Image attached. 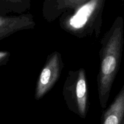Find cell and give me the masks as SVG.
Listing matches in <instances>:
<instances>
[{
    "mask_svg": "<svg viewBox=\"0 0 124 124\" xmlns=\"http://www.w3.org/2000/svg\"><path fill=\"white\" fill-rule=\"evenodd\" d=\"M32 0H0V15L23 14L30 9Z\"/></svg>",
    "mask_w": 124,
    "mask_h": 124,
    "instance_id": "8",
    "label": "cell"
},
{
    "mask_svg": "<svg viewBox=\"0 0 124 124\" xmlns=\"http://www.w3.org/2000/svg\"><path fill=\"white\" fill-rule=\"evenodd\" d=\"M102 124H122L124 121V85L108 108L103 112Z\"/></svg>",
    "mask_w": 124,
    "mask_h": 124,
    "instance_id": "7",
    "label": "cell"
},
{
    "mask_svg": "<svg viewBox=\"0 0 124 124\" xmlns=\"http://www.w3.org/2000/svg\"><path fill=\"white\" fill-rule=\"evenodd\" d=\"M48 1V0H44V1Z\"/></svg>",
    "mask_w": 124,
    "mask_h": 124,
    "instance_id": "10",
    "label": "cell"
},
{
    "mask_svg": "<svg viewBox=\"0 0 124 124\" xmlns=\"http://www.w3.org/2000/svg\"><path fill=\"white\" fill-rule=\"evenodd\" d=\"M64 67L62 54L57 51L50 53L37 79L34 98L42 99L59 79Z\"/></svg>",
    "mask_w": 124,
    "mask_h": 124,
    "instance_id": "4",
    "label": "cell"
},
{
    "mask_svg": "<svg viewBox=\"0 0 124 124\" xmlns=\"http://www.w3.org/2000/svg\"><path fill=\"white\" fill-rule=\"evenodd\" d=\"M10 57V53L8 51H0V67L6 65Z\"/></svg>",
    "mask_w": 124,
    "mask_h": 124,
    "instance_id": "9",
    "label": "cell"
},
{
    "mask_svg": "<svg viewBox=\"0 0 124 124\" xmlns=\"http://www.w3.org/2000/svg\"><path fill=\"white\" fill-rule=\"evenodd\" d=\"M88 0H48L44 1L42 13L44 19L49 23L59 18L66 11L73 9Z\"/></svg>",
    "mask_w": 124,
    "mask_h": 124,
    "instance_id": "6",
    "label": "cell"
},
{
    "mask_svg": "<svg viewBox=\"0 0 124 124\" xmlns=\"http://www.w3.org/2000/svg\"><path fill=\"white\" fill-rule=\"evenodd\" d=\"M124 19L119 16L100 41V67L97 78L100 105L105 108L119 71L124 46Z\"/></svg>",
    "mask_w": 124,
    "mask_h": 124,
    "instance_id": "1",
    "label": "cell"
},
{
    "mask_svg": "<svg viewBox=\"0 0 124 124\" xmlns=\"http://www.w3.org/2000/svg\"><path fill=\"white\" fill-rule=\"evenodd\" d=\"M122 124H124V122H123V123H122Z\"/></svg>",
    "mask_w": 124,
    "mask_h": 124,
    "instance_id": "11",
    "label": "cell"
},
{
    "mask_svg": "<svg viewBox=\"0 0 124 124\" xmlns=\"http://www.w3.org/2000/svg\"><path fill=\"white\" fill-rule=\"evenodd\" d=\"M62 94L68 109L81 118H86L89 109L88 88L83 68L68 72Z\"/></svg>",
    "mask_w": 124,
    "mask_h": 124,
    "instance_id": "3",
    "label": "cell"
},
{
    "mask_svg": "<svg viewBox=\"0 0 124 124\" xmlns=\"http://www.w3.org/2000/svg\"><path fill=\"white\" fill-rule=\"evenodd\" d=\"M35 25L34 16L30 13L11 16L0 15V41L18 31L33 29Z\"/></svg>",
    "mask_w": 124,
    "mask_h": 124,
    "instance_id": "5",
    "label": "cell"
},
{
    "mask_svg": "<svg viewBox=\"0 0 124 124\" xmlns=\"http://www.w3.org/2000/svg\"><path fill=\"white\" fill-rule=\"evenodd\" d=\"M106 0H88L59 17L61 29L78 38L94 35L98 38L102 26V13Z\"/></svg>",
    "mask_w": 124,
    "mask_h": 124,
    "instance_id": "2",
    "label": "cell"
}]
</instances>
